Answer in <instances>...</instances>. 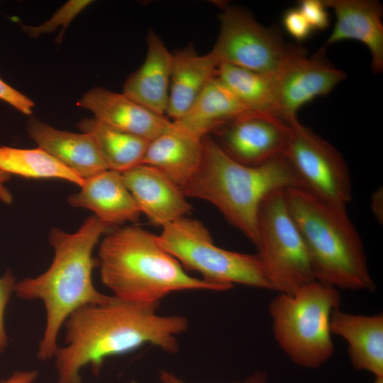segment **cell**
<instances>
[{
    "label": "cell",
    "instance_id": "obj_23",
    "mask_svg": "<svg viewBox=\"0 0 383 383\" xmlns=\"http://www.w3.org/2000/svg\"><path fill=\"white\" fill-rule=\"evenodd\" d=\"M90 134L109 170L123 173L142 164L149 140L109 127L93 118L77 124Z\"/></svg>",
    "mask_w": 383,
    "mask_h": 383
},
{
    "label": "cell",
    "instance_id": "obj_32",
    "mask_svg": "<svg viewBox=\"0 0 383 383\" xmlns=\"http://www.w3.org/2000/svg\"><path fill=\"white\" fill-rule=\"evenodd\" d=\"M38 376L35 370H17L1 383H34Z\"/></svg>",
    "mask_w": 383,
    "mask_h": 383
},
{
    "label": "cell",
    "instance_id": "obj_10",
    "mask_svg": "<svg viewBox=\"0 0 383 383\" xmlns=\"http://www.w3.org/2000/svg\"><path fill=\"white\" fill-rule=\"evenodd\" d=\"M289 125L283 155L300 187L329 205L346 209L352 198V184L340 152L298 119Z\"/></svg>",
    "mask_w": 383,
    "mask_h": 383
},
{
    "label": "cell",
    "instance_id": "obj_8",
    "mask_svg": "<svg viewBox=\"0 0 383 383\" xmlns=\"http://www.w3.org/2000/svg\"><path fill=\"white\" fill-rule=\"evenodd\" d=\"M284 191L275 190L261 202L256 248L272 290L292 294L315 279L306 245Z\"/></svg>",
    "mask_w": 383,
    "mask_h": 383
},
{
    "label": "cell",
    "instance_id": "obj_14",
    "mask_svg": "<svg viewBox=\"0 0 383 383\" xmlns=\"http://www.w3.org/2000/svg\"><path fill=\"white\" fill-rule=\"evenodd\" d=\"M122 176L140 213L155 226L162 228L192 209L180 187L153 167L141 164Z\"/></svg>",
    "mask_w": 383,
    "mask_h": 383
},
{
    "label": "cell",
    "instance_id": "obj_20",
    "mask_svg": "<svg viewBox=\"0 0 383 383\" xmlns=\"http://www.w3.org/2000/svg\"><path fill=\"white\" fill-rule=\"evenodd\" d=\"M203 155L204 138L174 123L149 142L142 164L159 170L182 189L199 169Z\"/></svg>",
    "mask_w": 383,
    "mask_h": 383
},
{
    "label": "cell",
    "instance_id": "obj_19",
    "mask_svg": "<svg viewBox=\"0 0 383 383\" xmlns=\"http://www.w3.org/2000/svg\"><path fill=\"white\" fill-rule=\"evenodd\" d=\"M332 334L348 345L350 362L357 370L383 377V316L356 315L334 310L331 317Z\"/></svg>",
    "mask_w": 383,
    "mask_h": 383
},
{
    "label": "cell",
    "instance_id": "obj_30",
    "mask_svg": "<svg viewBox=\"0 0 383 383\" xmlns=\"http://www.w3.org/2000/svg\"><path fill=\"white\" fill-rule=\"evenodd\" d=\"M0 99L8 103L20 112L30 115L33 101L0 79Z\"/></svg>",
    "mask_w": 383,
    "mask_h": 383
},
{
    "label": "cell",
    "instance_id": "obj_25",
    "mask_svg": "<svg viewBox=\"0 0 383 383\" xmlns=\"http://www.w3.org/2000/svg\"><path fill=\"white\" fill-rule=\"evenodd\" d=\"M0 170L26 178L63 179L79 187L84 180L39 147L0 146Z\"/></svg>",
    "mask_w": 383,
    "mask_h": 383
},
{
    "label": "cell",
    "instance_id": "obj_22",
    "mask_svg": "<svg viewBox=\"0 0 383 383\" xmlns=\"http://www.w3.org/2000/svg\"><path fill=\"white\" fill-rule=\"evenodd\" d=\"M248 112L250 111L216 76L206 85L187 111L173 123L203 138Z\"/></svg>",
    "mask_w": 383,
    "mask_h": 383
},
{
    "label": "cell",
    "instance_id": "obj_15",
    "mask_svg": "<svg viewBox=\"0 0 383 383\" xmlns=\"http://www.w3.org/2000/svg\"><path fill=\"white\" fill-rule=\"evenodd\" d=\"M335 16V23L326 45L345 40L365 44L371 54L374 72L383 70L382 6L374 0H323Z\"/></svg>",
    "mask_w": 383,
    "mask_h": 383
},
{
    "label": "cell",
    "instance_id": "obj_18",
    "mask_svg": "<svg viewBox=\"0 0 383 383\" xmlns=\"http://www.w3.org/2000/svg\"><path fill=\"white\" fill-rule=\"evenodd\" d=\"M172 54L153 31L147 35V54L142 65L131 74L123 93L149 110L166 116Z\"/></svg>",
    "mask_w": 383,
    "mask_h": 383
},
{
    "label": "cell",
    "instance_id": "obj_6",
    "mask_svg": "<svg viewBox=\"0 0 383 383\" xmlns=\"http://www.w3.org/2000/svg\"><path fill=\"white\" fill-rule=\"evenodd\" d=\"M338 289L317 281L292 294L279 293L270 303L274 338L296 365L317 369L333 355L331 317L339 308Z\"/></svg>",
    "mask_w": 383,
    "mask_h": 383
},
{
    "label": "cell",
    "instance_id": "obj_34",
    "mask_svg": "<svg viewBox=\"0 0 383 383\" xmlns=\"http://www.w3.org/2000/svg\"><path fill=\"white\" fill-rule=\"evenodd\" d=\"M373 383H383V377H375Z\"/></svg>",
    "mask_w": 383,
    "mask_h": 383
},
{
    "label": "cell",
    "instance_id": "obj_5",
    "mask_svg": "<svg viewBox=\"0 0 383 383\" xmlns=\"http://www.w3.org/2000/svg\"><path fill=\"white\" fill-rule=\"evenodd\" d=\"M284 192L315 281L338 289L374 291L362 241L346 209L329 205L299 187Z\"/></svg>",
    "mask_w": 383,
    "mask_h": 383
},
{
    "label": "cell",
    "instance_id": "obj_24",
    "mask_svg": "<svg viewBox=\"0 0 383 383\" xmlns=\"http://www.w3.org/2000/svg\"><path fill=\"white\" fill-rule=\"evenodd\" d=\"M216 76L249 111L274 114L275 77L227 64Z\"/></svg>",
    "mask_w": 383,
    "mask_h": 383
},
{
    "label": "cell",
    "instance_id": "obj_12",
    "mask_svg": "<svg viewBox=\"0 0 383 383\" xmlns=\"http://www.w3.org/2000/svg\"><path fill=\"white\" fill-rule=\"evenodd\" d=\"M216 142L231 158L256 166L283 155L289 125L271 113L248 112L216 132Z\"/></svg>",
    "mask_w": 383,
    "mask_h": 383
},
{
    "label": "cell",
    "instance_id": "obj_31",
    "mask_svg": "<svg viewBox=\"0 0 383 383\" xmlns=\"http://www.w3.org/2000/svg\"><path fill=\"white\" fill-rule=\"evenodd\" d=\"M159 379L161 383H188L175 374L162 370L159 372ZM231 383H270L267 376L262 372H255L243 380Z\"/></svg>",
    "mask_w": 383,
    "mask_h": 383
},
{
    "label": "cell",
    "instance_id": "obj_3",
    "mask_svg": "<svg viewBox=\"0 0 383 383\" xmlns=\"http://www.w3.org/2000/svg\"><path fill=\"white\" fill-rule=\"evenodd\" d=\"M97 260L103 284L125 301L159 305L176 292L231 289L189 274L156 235L138 226L110 230L99 243Z\"/></svg>",
    "mask_w": 383,
    "mask_h": 383
},
{
    "label": "cell",
    "instance_id": "obj_17",
    "mask_svg": "<svg viewBox=\"0 0 383 383\" xmlns=\"http://www.w3.org/2000/svg\"><path fill=\"white\" fill-rule=\"evenodd\" d=\"M29 137L83 179L108 170L93 137L56 129L35 118L27 124Z\"/></svg>",
    "mask_w": 383,
    "mask_h": 383
},
{
    "label": "cell",
    "instance_id": "obj_13",
    "mask_svg": "<svg viewBox=\"0 0 383 383\" xmlns=\"http://www.w3.org/2000/svg\"><path fill=\"white\" fill-rule=\"evenodd\" d=\"M77 105L91 111L94 118L101 123L149 141L174 126L167 116L149 110L123 93L103 87L89 90Z\"/></svg>",
    "mask_w": 383,
    "mask_h": 383
},
{
    "label": "cell",
    "instance_id": "obj_26",
    "mask_svg": "<svg viewBox=\"0 0 383 383\" xmlns=\"http://www.w3.org/2000/svg\"><path fill=\"white\" fill-rule=\"evenodd\" d=\"M91 2V1L84 0L69 1L57 10L50 20L45 22L43 25L39 26H23V29L30 37H38L41 34L50 33L60 25H63V32L64 29L72 19Z\"/></svg>",
    "mask_w": 383,
    "mask_h": 383
},
{
    "label": "cell",
    "instance_id": "obj_7",
    "mask_svg": "<svg viewBox=\"0 0 383 383\" xmlns=\"http://www.w3.org/2000/svg\"><path fill=\"white\" fill-rule=\"evenodd\" d=\"M159 245L187 270L202 279L231 289L239 284L272 290L257 254H245L217 246L209 229L199 220L181 217L162 227Z\"/></svg>",
    "mask_w": 383,
    "mask_h": 383
},
{
    "label": "cell",
    "instance_id": "obj_9",
    "mask_svg": "<svg viewBox=\"0 0 383 383\" xmlns=\"http://www.w3.org/2000/svg\"><path fill=\"white\" fill-rule=\"evenodd\" d=\"M219 21L218 35L210 51L219 64L276 77L294 57L306 51L286 43L277 30L262 26L239 6H223Z\"/></svg>",
    "mask_w": 383,
    "mask_h": 383
},
{
    "label": "cell",
    "instance_id": "obj_2",
    "mask_svg": "<svg viewBox=\"0 0 383 383\" xmlns=\"http://www.w3.org/2000/svg\"><path fill=\"white\" fill-rule=\"evenodd\" d=\"M111 226L96 216L88 217L74 233L53 228L48 240L53 259L41 274L16 282L14 294L23 300L40 301L45 311V326L38 343L37 358H53L59 346L58 335L68 316L89 304L108 303L114 299L99 292L94 285L92 272L98 265L92 252Z\"/></svg>",
    "mask_w": 383,
    "mask_h": 383
},
{
    "label": "cell",
    "instance_id": "obj_11",
    "mask_svg": "<svg viewBox=\"0 0 383 383\" xmlns=\"http://www.w3.org/2000/svg\"><path fill=\"white\" fill-rule=\"evenodd\" d=\"M346 77L326 57L323 49L313 56L304 52L294 57L275 77L274 114L287 123L297 119L299 108L326 95Z\"/></svg>",
    "mask_w": 383,
    "mask_h": 383
},
{
    "label": "cell",
    "instance_id": "obj_16",
    "mask_svg": "<svg viewBox=\"0 0 383 383\" xmlns=\"http://www.w3.org/2000/svg\"><path fill=\"white\" fill-rule=\"evenodd\" d=\"M80 187L79 192L67 199L73 207L91 210L99 220L111 226L138 221L141 213L122 173L104 170L84 179Z\"/></svg>",
    "mask_w": 383,
    "mask_h": 383
},
{
    "label": "cell",
    "instance_id": "obj_1",
    "mask_svg": "<svg viewBox=\"0 0 383 383\" xmlns=\"http://www.w3.org/2000/svg\"><path fill=\"white\" fill-rule=\"evenodd\" d=\"M159 305L114 299L89 304L72 312L65 321V345L53 358L57 383H82L81 370L89 365L98 374L106 359L131 353L145 345L168 353L179 350L177 336L189 326L183 316H163Z\"/></svg>",
    "mask_w": 383,
    "mask_h": 383
},
{
    "label": "cell",
    "instance_id": "obj_4",
    "mask_svg": "<svg viewBox=\"0 0 383 383\" xmlns=\"http://www.w3.org/2000/svg\"><path fill=\"white\" fill-rule=\"evenodd\" d=\"M292 187L301 188L283 155L259 165H243L228 155L207 135L204 137L201 166L181 190L186 197L202 199L216 206L256 247L261 202L275 190Z\"/></svg>",
    "mask_w": 383,
    "mask_h": 383
},
{
    "label": "cell",
    "instance_id": "obj_27",
    "mask_svg": "<svg viewBox=\"0 0 383 383\" xmlns=\"http://www.w3.org/2000/svg\"><path fill=\"white\" fill-rule=\"evenodd\" d=\"M297 8L313 30H322L328 28L329 16L323 0H301Z\"/></svg>",
    "mask_w": 383,
    "mask_h": 383
},
{
    "label": "cell",
    "instance_id": "obj_33",
    "mask_svg": "<svg viewBox=\"0 0 383 383\" xmlns=\"http://www.w3.org/2000/svg\"><path fill=\"white\" fill-rule=\"evenodd\" d=\"M11 179V174L0 170V201L6 204L13 201V196L5 184Z\"/></svg>",
    "mask_w": 383,
    "mask_h": 383
},
{
    "label": "cell",
    "instance_id": "obj_28",
    "mask_svg": "<svg viewBox=\"0 0 383 383\" xmlns=\"http://www.w3.org/2000/svg\"><path fill=\"white\" fill-rule=\"evenodd\" d=\"M16 279L10 270L0 277V353H4L8 346V335L5 327V311L14 289Z\"/></svg>",
    "mask_w": 383,
    "mask_h": 383
},
{
    "label": "cell",
    "instance_id": "obj_29",
    "mask_svg": "<svg viewBox=\"0 0 383 383\" xmlns=\"http://www.w3.org/2000/svg\"><path fill=\"white\" fill-rule=\"evenodd\" d=\"M282 23L288 34L298 42L306 40L313 32L298 8L286 10L282 16Z\"/></svg>",
    "mask_w": 383,
    "mask_h": 383
},
{
    "label": "cell",
    "instance_id": "obj_21",
    "mask_svg": "<svg viewBox=\"0 0 383 383\" xmlns=\"http://www.w3.org/2000/svg\"><path fill=\"white\" fill-rule=\"evenodd\" d=\"M167 117L179 119L206 85L217 75L219 63L211 52L199 55L192 46L172 53Z\"/></svg>",
    "mask_w": 383,
    "mask_h": 383
}]
</instances>
